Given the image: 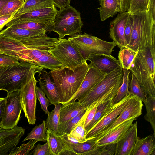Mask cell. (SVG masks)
Segmentation results:
<instances>
[{"label":"cell","mask_w":155,"mask_h":155,"mask_svg":"<svg viewBox=\"0 0 155 155\" xmlns=\"http://www.w3.org/2000/svg\"><path fill=\"white\" fill-rule=\"evenodd\" d=\"M87 61L73 68L61 67L51 71L53 80L57 87L59 103L65 104L76 92L87 71Z\"/></svg>","instance_id":"6da1fadb"},{"label":"cell","mask_w":155,"mask_h":155,"mask_svg":"<svg viewBox=\"0 0 155 155\" xmlns=\"http://www.w3.org/2000/svg\"><path fill=\"white\" fill-rule=\"evenodd\" d=\"M129 70L137 79L146 97L155 98V45L138 53Z\"/></svg>","instance_id":"7a4b0ae2"},{"label":"cell","mask_w":155,"mask_h":155,"mask_svg":"<svg viewBox=\"0 0 155 155\" xmlns=\"http://www.w3.org/2000/svg\"><path fill=\"white\" fill-rule=\"evenodd\" d=\"M133 19L130 41L126 47L137 53L142 52L155 42V23L147 11L131 13Z\"/></svg>","instance_id":"3957f363"},{"label":"cell","mask_w":155,"mask_h":155,"mask_svg":"<svg viewBox=\"0 0 155 155\" xmlns=\"http://www.w3.org/2000/svg\"><path fill=\"white\" fill-rule=\"evenodd\" d=\"M44 68L25 61L6 67L0 77V90L7 93L20 90L34 73H39Z\"/></svg>","instance_id":"277c9868"},{"label":"cell","mask_w":155,"mask_h":155,"mask_svg":"<svg viewBox=\"0 0 155 155\" xmlns=\"http://www.w3.org/2000/svg\"><path fill=\"white\" fill-rule=\"evenodd\" d=\"M54 23L52 31L58 34L60 39L67 35L80 34L83 25L80 13L70 5L58 10Z\"/></svg>","instance_id":"5b68a950"},{"label":"cell","mask_w":155,"mask_h":155,"mask_svg":"<svg viewBox=\"0 0 155 155\" xmlns=\"http://www.w3.org/2000/svg\"><path fill=\"white\" fill-rule=\"evenodd\" d=\"M0 53L13 57L20 62H26L51 71L62 66L48 51L25 48L16 51H0Z\"/></svg>","instance_id":"8992f818"},{"label":"cell","mask_w":155,"mask_h":155,"mask_svg":"<svg viewBox=\"0 0 155 155\" xmlns=\"http://www.w3.org/2000/svg\"><path fill=\"white\" fill-rule=\"evenodd\" d=\"M68 39L78 47L86 60L91 54L111 55L117 45L114 41L107 42L85 32L74 35Z\"/></svg>","instance_id":"52a82bcc"},{"label":"cell","mask_w":155,"mask_h":155,"mask_svg":"<svg viewBox=\"0 0 155 155\" xmlns=\"http://www.w3.org/2000/svg\"><path fill=\"white\" fill-rule=\"evenodd\" d=\"M48 51L63 67L73 68L87 61L75 44L66 38H60L57 45Z\"/></svg>","instance_id":"ba28073f"},{"label":"cell","mask_w":155,"mask_h":155,"mask_svg":"<svg viewBox=\"0 0 155 155\" xmlns=\"http://www.w3.org/2000/svg\"><path fill=\"white\" fill-rule=\"evenodd\" d=\"M123 68L120 67L106 74L84 98L78 101L86 108L92 103L106 94L112 87L123 80Z\"/></svg>","instance_id":"9c48e42d"},{"label":"cell","mask_w":155,"mask_h":155,"mask_svg":"<svg viewBox=\"0 0 155 155\" xmlns=\"http://www.w3.org/2000/svg\"><path fill=\"white\" fill-rule=\"evenodd\" d=\"M33 74L20 90V103L25 117L29 124H34L36 121L37 97L35 87L38 81Z\"/></svg>","instance_id":"30bf717a"},{"label":"cell","mask_w":155,"mask_h":155,"mask_svg":"<svg viewBox=\"0 0 155 155\" xmlns=\"http://www.w3.org/2000/svg\"><path fill=\"white\" fill-rule=\"evenodd\" d=\"M0 127L10 129L17 126L22 110L20 90L7 93Z\"/></svg>","instance_id":"8fae6325"},{"label":"cell","mask_w":155,"mask_h":155,"mask_svg":"<svg viewBox=\"0 0 155 155\" xmlns=\"http://www.w3.org/2000/svg\"><path fill=\"white\" fill-rule=\"evenodd\" d=\"M142 102L137 97L132 95L129 104L115 120L95 137L90 139L98 140L114 130L125 121L138 117L142 114V107L143 106Z\"/></svg>","instance_id":"7c38bea8"},{"label":"cell","mask_w":155,"mask_h":155,"mask_svg":"<svg viewBox=\"0 0 155 155\" xmlns=\"http://www.w3.org/2000/svg\"><path fill=\"white\" fill-rule=\"evenodd\" d=\"M130 94L119 102L113 104L105 111L100 120L86 134V140L92 138L111 124L129 104Z\"/></svg>","instance_id":"4fadbf2b"},{"label":"cell","mask_w":155,"mask_h":155,"mask_svg":"<svg viewBox=\"0 0 155 155\" xmlns=\"http://www.w3.org/2000/svg\"><path fill=\"white\" fill-rule=\"evenodd\" d=\"M106 75L91 62L89 64L88 70L85 77L78 89L64 104L74 102L77 100L78 101L84 98Z\"/></svg>","instance_id":"5bb4252c"},{"label":"cell","mask_w":155,"mask_h":155,"mask_svg":"<svg viewBox=\"0 0 155 155\" xmlns=\"http://www.w3.org/2000/svg\"><path fill=\"white\" fill-rule=\"evenodd\" d=\"M58 10L54 5L51 7L39 8L13 16L5 25H10L29 21H54Z\"/></svg>","instance_id":"9a60e30c"},{"label":"cell","mask_w":155,"mask_h":155,"mask_svg":"<svg viewBox=\"0 0 155 155\" xmlns=\"http://www.w3.org/2000/svg\"><path fill=\"white\" fill-rule=\"evenodd\" d=\"M25 132V129L21 127L10 129L0 127V155H8L18 145Z\"/></svg>","instance_id":"2e32d148"},{"label":"cell","mask_w":155,"mask_h":155,"mask_svg":"<svg viewBox=\"0 0 155 155\" xmlns=\"http://www.w3.org/2000/svg\"><path fill=\"white\" fill-rule=\"evenodd\" d=\"M130 14L128 11L120 13L110 24V37L120 49L126 46L124 32Z\"/></svg>","instance_id":"e0dca14e"},{"label":"cell","mask_w":155,"mask_h":155,"mask_svg":"<svg viewBox=\"0 0 155 155\" xmlns=\"http://www.w3.org/2000/svg\"><path fill=\"white\" fill-rule=\"evenodd\" d=\"M46 133L47 141L48 143L51 155H78L61 136L58 135L48 129H46Z\"/></svg>","instance_id":"ac0fdd59"},{"label":"cell","mask_w":155,"mask_h":155,"mask_svg":"<svg viewBox=\"0 0 155 155\" xmlns=\"http://www.w3.org/2000/svg\"><path fill=\"white\" fill-rule=\"evenodd\" d=\"M137 123L136 122L127 130L122 139L116 143L114 155H130L137 140Z\"/></svg>","instance_id":"d6986e66"},{"label":"cell","mask_w":155,"mask_h":155,"mask_svg":"<svg viewBox=\"0 0 155 155\" xmlns=\"http://www.w3.org/2000/svg\"><path fill=\"white\" fill-rule=\"evenodd\" d=\"M38 79L40 87L49 100L50 103L55 106L59 103V97L56 84L52 81L50 72L44 68L38 73Z\"/></svg>","instance_id":"ffe728a7"},{"label":"cell","mask_w":155,"mask_h":155,"mask_svg":"<svg viewBox=\"0 0 155 155\" xmlns=\"http://www.w3.org/2000/svg\"><path fill=\"white\" fill-rule=\"evenodd\" d=\"M100 71L106 75L121 67L118 60L112 55L91 54L86 59Z\"/></svg>","instance_id":"44dd1931"},{"label":"cell","mask_w":155,"mask_h":155,"mask_svg":"<svg viewBox=\"0 0 155 155\" xmlns=\"http://www.w3.org/2000/svg\"><path fill=\"white\" fill-rule=\"evenodd\" d=\"M60 41L47 35L34 37L20 41L27 48L48 51L54 48Z\"/></svg>","instance_id":"7402d4cb"},{"label":"cell","mask_w":155,"mask_h":155,"mask_svg":"<svg viewBox=\"0 0 155 155\" xmlns=\"http://www.w3.org/2000/svg\"><path fill=\"white\" fill-rule=\"evenodd\" d=\"M136 119L133 118L125 121L101 139L97 141L94 140L96 145L99 146L117 143L123 137Z\"/></svg>","instance_id":"603a6c76"},{"label":"cell","mask_w":155,"mask_h":155,"mask_svg":"<svg viewBox=\"0 0 155 155\" xmlns=\"http://www.w3.org/2000/svg\"><path fill=\"white\" fill-rule=\"evenodd\" d=\"M46 33L44 29L31 30L9 27L2 30L0 34L20 41L28 38L46 35Z\"/></svg>","instance_id":"cb8c5ba5"},{"label":"cell","mask_w":155,"mask_h":155,"mask_svg":"<svg viewBox=\"0 0 155 155\" xmlns=\"http://www.w3.org/2000/svg\"><path fill=\"white\" fill-rule=\"evenodd\" d=\"M155 135H150L137 141L130 155H155Z\"/></svg>","instance_id":"d4e9b609"},{"label":"cell","mask_w":155,"mask_h":155,"mask_svg":"<svg viewBox=\"0 0 155 155\" xmlns=\"http://www.w3.org/2000/svg\"><path fill=\"white\" fill-rule=\"evenodd\" d=\"M86 109L78 102L62 104L60 112V123L64 122L71 119Z\"/></svg>","instance_id":"484cf974"},{"label":"cell","mask_w":155,"mask_h":155,"mask_svg":"<svg viewBox=\"0 0 155 155\" xmlns=\"http://www.w3.org/2000/svg\"><path fill=\"white\" fill-rule=\"evenodd\" d=\"M99 11L101 20L104 21L110 17L115 15L119 12V9L117 0H99Z\"/></svg>","instance_id":"4316f807"},{"label":"cell","mask_w":155,"mask_h":155,"mask_svg":"<svg viewBox=\"0 0 155 155\" xmlns=\"http://www.w3.org/2000/svg\"><path fill=\"white\" fill-rule=\"evenodd\" d=\"M9 27L31 30L44 29L47 33L52 31L54 23L51 21H29L13 24Z\"/></svg>","instance_id":"83f0119b"},{"label":"cell","mask_w":155,"mask_h":155,"mask_svg":"<svg viewBox=\"0 0 155 155\" xmlns=\"http://www.w3.org/2000/svg\"><path fill=\"white\" fill-rule=\"evenodd\" d=\"M54 5L52 0H25L22 6L14 16L33 10L51 7Z\"/></svg>","instance_id":"f1b7e54d"},{"label":"cell","mask_w":155,"mask_h":155,"mask_svg":"<svg viewBox=\"0 0 155 155\" xmlns=\"http://www.w3.org/2000/svg\"><path fill=\"white\" fill-rule=\"evenodd\" d=\"M118 58L123 69L129 70L132 63L138 53L126 47L120 49Z\"/></svg>","instance_id":"f546056e"},{"label":"cell","mask_w":155,"mask_h":155,"mask_svg":"<svg viewBox=\"0 0 155 155\" xmlns=\"http://www.w3.org/2000/svg\"><path fill=\"white\" fill-rule=\"evenodd\" d=\"M62 104L59 103L54 109L49 112L46 121V128L53 131L56 134L60 123V112Z\"/></svg>","instance_id":"4dcf8cb0"},{"label":"cell","mask_w":155,"mask_h":155,"mask_svg":"<svg viewBox=\"0 0 155 155\" xmlns=\"http://www.w3.org/2000/svg\"><path fill=\"white\" fill-rule=\"evenodd\" d=\"M46 121L44 120L41 124L37 125L33 128L22 142L32 139L34 140L36 142L46 141Z\"/></svg>","instance_id":"1f68e13d"},{"label":"cell","mask_w":155,"mask_h":155,"mask_svg":"<svg viewBox=\"0 0 155 155\" xmlns=\"http://www.w3.org/2000/svg\"><path fill=\"white\" fill-rule=\"evenodd\" d=\"M123 82L119 87L117 93L113 98V104L117 103L130 94L129 91V84L130 81L129 75L131 72L129 70L123 69Z\"/></svg>","instance_id":"d6a6232c"},{"label":"cell","mask_w":155,"mask_h":155,"mask_svg":"<svg viewBox=\"0 0 155 155\" xmlns=\"http://www.w3.org/2000/svg\"><path fill=\"white\" fill-rule=\"evenodd\" d=\"M89 107L87 108L85 113L69 134L73 137L82 141H86L85 122L86 117L91 110Z\"/></svg>","instance_id":"836d02e7"},{"label":"cell","mask_w":155,"mask_h":155,"mask_svg":"<svg viewBox=\"0 0 155 155\" xmlns=\"http://www.w3.org/2000/svg\"><path fill=\"white\" fill-rule=\"evenodd\" d=\"M146 108V113L144 115L145 119L149 122L155 133V98L150 97H147L144 103Z\"/></svg>","instance_id":"e575fe53"},{"label":"cell","mask_w":155,"mask_h":155,"mask_svg":"<svg viewBox=\"0 0 155 155\" xmlns=\"http://www.w3.org/2000/svg\"><path fill=\"white\" fill-rule=\"evenodd\" d=\"M86 110L81 112L76 117L63 123H60L57 134L61 136L64 134H70L76 125L85 112Z\"/></svg>","instance_id":"d590c367"},{"label":"cell","mask_w":155,"mask_h":155,"mask_svg":"<svg viewBox=\"0 0 155 155\" xmlns=\"http://www.w3.org/2000/svg\"><path fill=\"white\" fill-rule=\"evenodd\" d=\"M113 98L111 99L100 104L97 107L94 117L91 122L85 128L86 133L100 120L106 110L113 104Z\"/></svg>","instance_id":"8d00e7d4"},{"label":"cell","mask_w":155,"mask_h":155,"mask_svg":"<svg viewBox=\"0 0 155 155\" xmlns=\"http://www.w3.org/2000/svg\"><path fill=\"white\" fill-rule=\"evenodd\" d=\"M131 79L129 84V91L130 94L137 97L144 103L146 97L144 94L140 86L134 76L131 74Z\"/></svg>","instance_id":"74e56055"},{"label":"cell","mask_w":155,"mask_h":155,"mask_svg":"<svg viewBox=\"0 0 155 155\" xmlns=\"http://www.w3.org/2000/svg\"><path fill=\"white\" fill-rule=\"evenodd\" d=\"M116 144H111L96 147L82 155H114L116 148Z\"/></svg>","instance_id":"f35d334b"},{"label":"cell","mask_w":155,"mask_h":155,"mask_svg":"<svg viewBox=\"0 0 155 155\" xmlns=\"http://www.w3.org/2000/svg\"><path fill=\"white\" fill-rule=\"evenodd\" d=\"M37 142L34 140H30L26 143H23L19 147L17 146L9 152V155H29L32 154L31 150L34 148Z\"/></svg>","instance_id":"ab89813d"},{"label":"cell","mask_w":155,"mask_h":155,"mask_svg":"<svg viewBox=\"0 0 155 155\" xmlns=\"http://www.w3.org/2000/svg\"><path fill=\"white\" fill-rule=\"evenodd\" d=\"M25 0H10L0 10V16L9 14L18 10L23 5Z\"/></svg>","instance_id":"60d3db41"},{"label":"cell","mask_w":155,"mask_h":155,"mask_svg":"<svg viewBox=\"0 0 155 155\" xmlns=\"http://www.w3.org/2000/svg\"><path fill=\"white\" fill-rule=\"evenodd\" d=\"M71 147L78 155L93 149L97 147L95 141L92 139L77 144H71Z\"/></svg>","instance_id":"b9f144b4"},{"label":"cell","mask_w":155,"mask_h":155,"mask_svg":"<svg viewBox=\"0 0 155 155\" xmlns=\"http://www.w3.org/2000/svg\"><path fill=\"white\" fill-rule=\"evenodd\" d=\"M150 0H130L128 12L130 13L147 11Z\"/></svg>","instance_id":"7bdbcfd3"},{"label":"cell","mask_w":155,"mask_h":155,"mask_svg":"<svg viewBox=\"0 0 155 155\" xmlns=\"http://www.w3.org/2000/svg\"><path fill=\"white\" fill-rule=\"evenodd\" d=\"M35 91L37 98L39 101L41 108L45 114L48 115L50 112L48 110V107L51 105L49 100L46 97L45 94L41 88L36 85Z\"/></svg>","instance_id":"ee69618b"},{"label":"cell","mask_w":155,"mask_h":155,"mask_svg":"<svg viewBox=\"0 0 155 155\" xmlns=\"http://www.w3.org/2000/svg\"><path fill=\"white\" fill-rule=\"evenodd\" d=\"M45 144H38L35 146L32 151L33 155H51L50 149L48 142Z\"/></svg>","instance_id":"f6af8a7d"},{"label":"cell","mask_w":155,"mask_h":155,"mask_svg":"<svg viewBox=\"0 0 155 155\" xmlns=\"http://www.w3.org/2000/svg\"><path fill=\"white\" fill-rule=\"evenodd\" d=\"M133 25V18L131 14L130 13L126 23L124 32V36L126 46L129 44L130 41L132 31Z\"/></svg>","instance_id":"bcb514c9"},{"label":"cell","mask_w":155,"mask_h":155,"mask_svg":"<svg viewBox=\"0 0 155 155\" xmlns=\"http://www.w3.org/2000/svg\"><path fill=\"white\" fill-rule=\"evenodd\" d=\"M18 62V60L16 58L0 53V67H7Z\"/></svg>","instance_id":"7dc6e473"},{"label":"cell","mask_w":155,"mask_h":155,"mask_svg":"<svg viewBox=\"0 0 155 155\" xmlns=\"http://www.w3.org/2000/svg\"><path fill=\"white\" fill-rule=\"evenodd\" d=\"M18 11L9 14L0 16V31L11 20Z\"/></svg>","instance_id":"c3c4849f"},{"label":"cell","mask_w":155,"mask_h":155,"mask_svg":"<svg viewBox=\"0 0 155 155\" xmlns=\"http://www.w3.org/2000/svg\"><path fill=\"white\" fill-rule=\"evenodd\" d=\"M155 0H150L147 11L152 22L155 23Z\"/></svg>","instance_id":"681fc988"},{"label":"cell","mask_w":155,"mask_h":155,"mask_svg":"<svg viewBox=\"0 0 155 155\" xmlns=\"http://www.w3.org/2000/svg\"><path fill=\"white\" fill-rule=\"evenodd\" d=\"M130 0H117L120 13L128 11L130 6Z\"/></svg>","instance_id":"f907efd6"},{"label":"cell","mask_w":155,"mask_h":155,"mask_svg":"<svg viewBox=\"0 0 155 155\" xmlns=\"http://www.w3.org/2000/svg\"><path fill=\"white\" fill-rule=\"evenodd\" d=\"M61 136L70 145L78 144L85 142V141L78 139L71 136L69 134H65Z\"/></svg>","instance_id":"816d5d0a"},{"label":"cell","mask_w":155,"mask_h":155,"mask_svg":"<svg viewBox=\"0 0 155 155\" xmlns=\"http://www.w3.org/2000/svg\"><path fill=\"white\" fill-rule=\"evenodd\" d=\"M54 5L60 9L70 5V0H52Z\"/></svg>","instance_id":"f5cc1de1"},{"label":"cell","mask_w":155,"mask_h":155,"mask_svg":"<svg viewBox=\"0 0 155 155\" xmlns=\"http://www.w3.org/2000/svg\"><path fill=\"white\" fill-rule=\"evenodd\" d=\"M97 107L93 108L89 112L85 120V128L88 125L93 119L97 110Z\"/></svg>","instance_id":"db71d44e"},{"label":"cell","mask_w":155,"mask_h":155,"mask_svg":"<svg viewBox=\"0 0 155 155\" xmlns=\"http://www.w3.org/2000/svg\"><path fill=\"white\" fill-rule=\"evenodd\" d=\"M5 101V97H0V127L2 120Z\"/></svg>","instance_id":"11a10c76"},{"label":"cell","mask_w":155,"mask_h":155,"mask_svg":"<svg viewBox=\"0 0 155 155\" xmlns=\"http://www.w3.org/2000/svg\"><path fill=\"white\" fill-rule=\"evenodd\" d=\"M10 0H0V10Z\"/></svg>","instance_id":"9f6ffc18"},{"label":"cell","mask_w":155,"mask_h":155,"mask_svg":"<svg viewBox=\"0 0 155 155\" xmlns=\"http://www.w3.org/2000/svg\"><path fill=\"white\" fill-rule=\"evenodd\" d=\"M6 67H0V77L1 76L2 73L4 71Z\"/></svg>","instance_id":"6f0895ef"}]
</instances>
